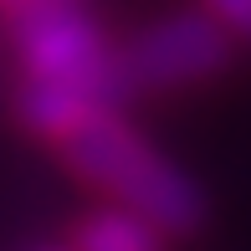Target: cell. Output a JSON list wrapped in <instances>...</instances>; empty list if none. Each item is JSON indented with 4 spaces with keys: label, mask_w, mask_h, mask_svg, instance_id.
Masks as SVG:
<instances>
[{
    "label": "cell",
    "mask_w": 251,
    "mask_h": 251,
    "mask_svg": "<svg viewBox=\"0 0 251 251\" xmlns=\"http://www.w3.org/2000/svg\"><path fill=\"white\" fill-rule=\"evenodd\" d=\"M10 51L26 82H93L128 102L118 41L77 0H47L10 21Z\"/></svg>",
    "instance_id": "2"
},
{
    "label": "cell",
    "mask_w": 251,
    "mask_h": 251,
    "mask_svg": "<svg viewBox=\"0 0 251 251\" xmlns=\"http://www.w3.org/2000/svg\"><path fill=\"white\" fill-rule=\"evenodd\" d=\"M236 36L210 16L205 5L195 10H169L149 21L133 41L118 47L123 87L133 93H179V87H200L215 72H226Z\"/></svg>",
    "instance_id": "3"
},
{
    "label": "cell",
    "mask_w": 251,
    "mask_h": 251,
    "mask_svg": "<svg viewBox=\"0 0 251 251\" xmlns=\"http://www.w3.org/2000/svg\"><path fill=\"white\" fill-rule=\"evenodd\" d=\"M36 5H47V0H0V16L16 21V16H26V10H36Z\"/></svg>",
    "instance_id": "7"
},
{
    "label": "cell",
    "mask_w": 251,
    "mask_h": 251,
    "mask_svg": "<svg viewBox=\"0 0 251 251\" xmlns=\"http://www.w3.org/2000/svg\"><path fill=\"white\" fill-rule=\"evenodd\" d=\"M56 154H62L102 200L149 215L175 241L205 226V190L159 149L154 139H144V133L133 128L123 102L98 108L72 139L56 144Z\"/></svg>",
    "instance_id": "1"
},
{
    "label": "cell",
    "mask_w": 251,
    "mask_h": 251,
    "mask_svg": "<svg viewBox=\"0 0 251 251\" xmlns=\"http://www.w3.org/2000/svg\"><path fill=\"white\" fill-rule=\"evenodd\" d=\"M236 41H251V0H200Z\"/></svg>",
    "instance_id": "6"
},
{
    "label": "cell",
    "mask_w": 251,
    "mask_h": 251,
    "mask_svg": "<svg viewBox=\"0 0 251 251\" xmlns=\"http://www.w3.org/2000/svg\"><path fill=\"white\" fill-rule=\"evenodd\" d=\"M113 102H123V98H113L108 87H93V82H26V77H21L16 118L26 123L36 139H47L56 149V144L72 139L98 108H113Z\"/></svg>",
    "instance_id": "4"
},
{
    "label": "cell",
    "mask_w": 251,
    "mask_h": 251,
    "mask_svg": "<svg viewBox=\"0 0 251 251\" xmlns=\"http://www.w3.org/2000/svg\"><path fill=\"white\" fill-rule=\"evenodd\" d=\"M175 236L164 226H154L149 215L128 210V205L102 200L93 210H82V221L72 226V251H169Z\"/></svg>",
    "instance_id": "5"
},
{
    "label": "cell",
    "mask_w": 251,
    "mask_h": 251,
    "mask_svg": "<svg viewBox=\"0 0 251 251\" xmlns=\"http://www.w3.org/2000/svg\"><path fill=\"white\" fill-rule=\"evenodd\" d=\"M41 251H72V246H41Z\"/></svg>",
    "instance_id": "8"
}]
</instances>
